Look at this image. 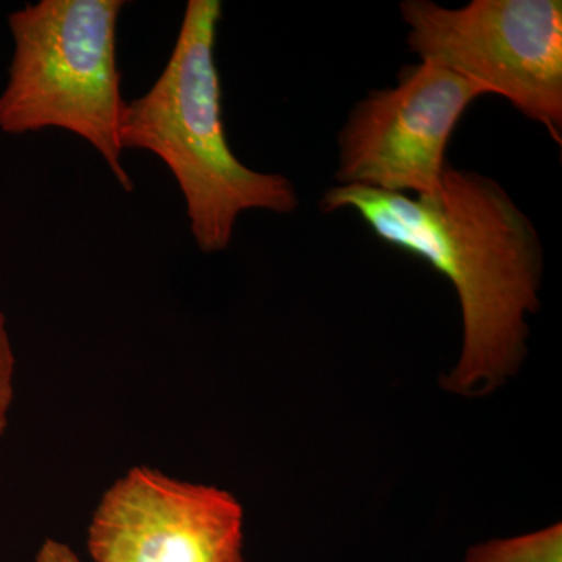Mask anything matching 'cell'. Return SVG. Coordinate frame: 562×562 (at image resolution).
Returning <instances> with one entry per match:
<instances>
[{
    "label": "cell",
    "instance_id": "8992f818",
    "mask_svg": "<svg viewBox=\"0 0 562 562\" xmlns=\"http://www.w3.org/2000/svg\"><path fill=\"white\" fill-rule=\"evenodd\" d=\"M243 506L220 487L138 465L116 480L92 514L95 562H244Z\"/></svg>",
    "mask_w": 562,
    "mask_h": 562
},
{
    "label": "cell",
    "instance_id": "3957f363",
    "mask_svg": "<svg viewBox=\"0 0 562 562\" xmlns=\"http://www.w3.org/2000/svg\"><path fill=\"white\" fill-rule=\"evenodd\" d=\"M124 0H40L9 16L13 58L0 94V131L25 135L60 128L91 144L125 192V103L117 68Z\"/></svg>",
    "mask_w": 562,
    "mask_h": 562
},
{
    "label": "cell",
    "instance_id": "7a4b0ae2",
    "mask_svg": "<svg viewBox=\"0 0 562 562\" xmlns=\"http://www.w3.org/2000/svg\"><path fill=\"white\" fill-rule=\"evenodd\" d=\"M220 0H190L165 69L149 91L125 103L122 149L160 158L179 184L192 238L203 254L228 249L239 214L297 210L294 183L247 168L232 151L222 121L214 47Z\"/></svg>",
    "mask_w": 562,
    "mask_h": 562
},
{
    "label": "cell",
    "instance_id": "ba28073f",
    "mask_svg": "<svg viewBox=\"0 0 562 562\" xmlns=\"http://www.w3.org/2000/svg\"><path fill=\"white\" fill-rule=\"evenodd\" d=\"M14 358L5 314L0 312V438L9 424V412L14 395Z\"/></svg>",
    "mask_w": 562,
    "mask_h": 562
},
{
    "label": "cell",
    "instance_id": "6da1fadb",
    "mask_svg": "<svg viewBox=\"0 0 562 562\" xmlns=\"http://www.w3.org/2000/svg\"><path fill=\"white\" fill-rule=\"evenodd\" d=\"M322 210H351L373 235L427 261L457 290L464 322L460 362L443 380L460 394L494 390L519 369L527 314L539 306L543 271L535 224L502 184L447 165L431 195L333 187Z\"/></svg>",
    "mask_w": 562,
    "mask_h": 562
},
{
    "label": "cell",
    "instance_id": "5b68a950",
    "mask_svg": "<svg viewBox=\"0 0 562 562\" xmlns=\"http://www.w3.org/2000/svg\"><path fill=\"white\" fill-rule=\"evenodd\" d=\"M490 94L436 63L403 68L397 87L369 92L350 111L339 133L336 180L341 187L435 194L458 122L476 99Z\"/></svg>",
    "mask_w": 562,
    "mask_h": 562
},
{
    "label": "cell",
    "instance_id": "9c48e42d",
    "mask_svg": "<svg viewBox=\"0 0 562 562\" xmlns=\"http://www.w3.org/2000/svg\"><path fill=\"white\" fill-rule=\"evenodd\" d=\"M36 562H81L79 557L72 552L66 543L47 539L43 546L40 547V552L36 554Z\"/></svg>",
    "mask_w": 562,
    "mask_h": 562
},
{
    "label": "cell",
    "instance_id": "52a82bcc",
    "mask_svg": "<svg viewBox=\"0 0 562 562\" xmlns=\"http://www.w3.org/2000/svg\"><path fill=\"white\" fill-rule=\"evenodd\" d=\"M561 525L472 547L462 562H562Z\"/></svg>",
    "mask_w": 562,
    "mask_h": 562
},
{
    "label": "cell",
    "instance_id": "277c9868",
    "mask_svg": "<svg viewBox=\"0 0 562 562\" xmlns=\"http://www.w3.org/2000/svg\"><path fill=\"white\" fill-rule=\"evenodd\" d=\"M401 13L420 61L508 99L561 143V0H473L460 9L405 0Z\"/></svg>",
    "mask_w": 562,
    "mask_h": 562
}]
</instances>
